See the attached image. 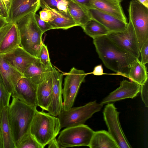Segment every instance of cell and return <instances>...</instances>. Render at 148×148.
Instances as JSON below:
<instances>
[{"mask_svg": "<svg viewBox=\"0 0 148 148\" xmlns=\"http://www.w3.org/2000/svg\"><path fill=\"white\" fill-rule=\"evenodd\" d=\"M59 119L43 110H37L32 122L30 132L44 148L60 133L61 128Z\"/></svg>", "mask_w": 148, "mask_h": 148, "instance_id": "obj_4", "label": "cell"}, {"mask_svg": "<svg viewBox=\"0 0 148 148\" xmlns=\"http://www.w3.org/2000/svg\"><path fill=\"white\" fill-rule=\"evenodd\" d=\"M40 7L39 0H11L6 21L16 23L28 14L36 13Z\"/></svg>", "mask_w": 148, "mask_h": 148, "instance_id": "obj_11", "label": "cell"}, {"mask_svg": "<svg viewBox=\"0 0 148 148\" xmlns=\"http://www.w3.org/2000/svg\"><path fill=\"white\" fill-rule=\"evenodd\" d=\"M46 8L49 9L52 13L51 19L48 23L52 26L53 29H67L78 26L68 12H59Z\"/></svg>", "mask_w": 148, "mask_h": 148, "instance_id": "obj_22", "label": "cell"}, {"mask_svg": "<svg viewBox=\"0 0 148 148\" xmlns=\"http://www.w3.org/2000/svg\"><path fill=\"white\" fill-rule=\"evenodd\" d=\"M62 89L63 110H68L73 106L81 84L87 75L82 70L74 67L66 73Z\"/></svg>", "mask_w": 148, "mask_h": 148, "instance_id": "obj_9", "label": "cell"}, {"mask_svg": "<svg viewBox=\"0 0 148 148\" xmlns=\"http://www.w3.org/2000/svg\"><path fill=\"white\" fill-rule=\"evenodd\" d=\"M16 148H43L30 132L22 137Z\"/></svg>", "mask_w": 148, "mask_h": 148, "instance_id": "obj_29", "label": "cell"}, {"mask_svg": "<svg viewBox=\"0 0 148 148\" xmlns=\"http://www.w3.org/2000/svg\"><path fill=\"white\" fill-rule=\"evenodd\" d=\"M144 6L148 8V0H136Z\"/></svg>", "mask_w": 148, "mask_h": 148, "instance_id": "obj_43", "label": "cell"}, {"mask_svg": "<svg viewBox=\"0 0 148 148\" xmlns=\"http://www.w3.org/2000/svg\"><path fill=\"white\" fill-rule=\"evenodd\" d=\"M8 108V119L14 141L16 148L23 136L30 132L31 125L37 110L12 95Z\"/></svg>", "mask_w": 148, "mask_h": 148, "instance_id": "obj_2", "label": "cell"}, {"mask_svg": "<svg viewBox=\"0 0 148 148\" xmlns=\"http://www.w3.org/2000/svg\"><path fill=\"white\" fill-rule=\"evenodd\" d=\"M0 12L1 16L6 19L8 16V12L2 0H0Z\"/></svg>", "mask_w": 148, "mask_h": 148, "instance_id": "obj_39", "label": "cell"}, {"mask_svg": "<svg viewBox=\"0 0 148 148\" xmlns=\"http://www.w3.org/2000/svg\"><path fill=\"white\" fill-rule=\"evenodd\" d=\"M52 88L51 74L38 85L37 98L38 106L43 110L48 111L51 99Z\"/></svg>", "mask_w": 148, "mask_h": 148, "instance_id": "obj_20", "label": "cell"}, {"mask_svg": "<svg viewBox=\"0 0 148 148\" xmlns=\"http://www.w3.org/2000/svg\"><path fill=\"white\" fill-rule=\"evenodd\" d=\"M91 8L110 14L127 23L120 3L115 0H90Z\"/></svg>", "mask_w": 148, "mask_h": 148, "instance_id": "obj_18", "label": "cell"}, {"mask_svg": "<svg viewBox=\"0 0 148 148\" xmlns=\"http://www.w3.org/2000/svg\"><path fill=\"white\" fill-rule=\"evenodd\" d=\"M103 105L94 101L82 106L72 107L68 110H63L58 116L61 128L84 124L94 114L100 111Z\"/></svg>", "mask_w": 148, "mask_h": 148, "instance_id": "obj_5", "label": "cell"}, {"mask_svg": "<svg viewBox=\"0 0 148 148\" xmlns=\"http://www.w3.org/2000/svg\"><path fill=\"white\" fill-rule=\"evenodd\" d=\"M53 66L47 69L40 62L38 58H36L24 72V77L38 85L51 74Z\"/></svg>", "mask_w": 148, "mask_h": 148, "instance_id": "obj_19", "label": "cell"}, {"mask_svg": "<svg viewBox=\"0 0 148 148\" xmlns=\"http://www.w3.org/2000/svg\"><path fill=\"white\" fill-rule=\"evenodd\" d=\"M0 16H1V14H0Z\"/></svg>", "mask_w": 148, "mask_h": 148, "instance_id": "obj_46", "label": "cell"}, {"mask_svg": "<svg viewBox=\"0 0 148 148\" xmlns=\"http://www.w3.org/2000/svg\"><path fill=\"white\" fill-rule=\"evenodd\" d=\"M88 147L90 148H119L108 132L103 130L94 132Z\"/></svg>", "mask_w": 148, "mask_h": 148, "instance_id": "obj_24", "label": "cell"}, {"mask_svg": "<svg viewBox=\"0 0 148 148\" xmlns=\"http://www.w3.org/2000/svg\"><path fill=\"white\" fill-rule=\"evenodd\" d=\"M52 80L51 98L48 112L50 115L57 116L63 110L62 101V83L63 75L53 67L51 72Z\"/></svg>", "mask_w": 148, "mask_h": 148, "instance_id": "obj_13", "label": "cell"}, {"mask_svg": "<svg viewBox=\"0 0 148 148\" xmlns=\"http://www.w3.org/2000/svg\"><path fill=\"white\" fill-rule=\"evenodd\" d=\"M94 131L84 124L66 127L60 133L57 140L60 148L89 147Z\"/></svg>", "mask_w": 148, "mask_h": 148, "instance_id": "obj_7", "label": "cell"}, {"mask_svg": "<svg viewBox=\"0 0 148 148\" xmlns=\"http://www.w3.org/2000/svg\"><path fill=\"white\" fill-rule=\"evenodd\" d=\"M7 10L8 14L10 3L11 0H2Z\"/></svg>", "mask_w": 148, "mask_h": 148, "instance_id": "obj_42", "label": "cell"}, {"mask_svg": "<svg viewBox=\"0 0 148 148\" xmlns=\"http://www.w3.org/2000/svg\"><path fill=\"white\" fill-rule=\"evenodd\" d=\"M81 27L85 33L93 39L106 35L109 32L102 24L92 19Z\"/></svg>", "mask_w": 148, "mask_h": 148, "instance_id": "obj_27", "label": "cell"}, {"mask_svg": "<svg viewBox=\"0 0 148 148\" xmlns=\"http://www.w3.org/2000/svg\"><path fill=\"white\" fill-rule=\"evenodd\" d=\"M67 9L77 25L82 27L91 19L87 9L73 0H68Z\"/></svg>", "mask_w": 148, "mask_h": 148, "instance_id": "obj_25", "label": "cell"}, {"mask_svg": "<svg viewBox=\"0 0 148 148\" xmlns=\"http://www.w3.org/2000/svg\"><path fill=\"white\" fill-rule=\"evenodd\" d=\"M91 18L98 22L109 32H121L127 27L126 23L115 17L93 8L87 9Z\"/></svg>", "mask_w": 148, "mask_h": 148, "instance_id": "obj_16", "label": "cell"}, {"mask_svg": "<svg viewBox=\"0 0 148 148\" xmlns=\"http://www.w3.org/2000/svg\"><path fill=\"white\" fill-rule=\"evenodd\" d=\"M140 91V85L132 81L123 80L121 82L120 86L104 98L100 103L103 105L127 98L133 99Z\"/></svg>", "mask_w": 148, "mask_h": 148, "instance_id": "obj_15", "label": "cell"}, {"mask_svg": "<svg viewBox=\"0 0 148 148\" xmlns=\"http://www.w3.org/2000/svg\"><path fill=\"white\" fill-rule=\"evenodd\" d=\"M23 75L8 64L0 54V77L7 91L11 95L18 80Z\"/></svg>", "mask_w": 148, "mask_h": 148, "instance_id": "obj_17", "label": "cell"}, {"mask_svg": "<svg viewBox=\"0 0 148 148\" xmlns=\"http://www.w3.org/2000/svg\"><path fill=\"white\" fill-rule=\"evenodd\" d=\"M11 96L0 77V116L3 108L9 106Z\"/></svg>", "mask_w": 148, "mask_h": 148, "instance_id": "obj_30", "label": "cell"}, {"mask_svg": "<svg viewBox=\"0 0 148 148\" xmlns=\"http://www.w3.org/2000/svg\"><path fill=\"white\" fill-rule=\"evenodd\" d=\"M35 17L38 27L43 33L49 30L53 29L52 26L48 22L41 19L39 15L36 13L35 14Z\"/></svg>", "mask_w": 148, "mask_h": 148, "instance_id": "obj_32", "label": "cell"}, {"mask_svg": "<svg viewBox=\"0 0 148 148\" xmlns=\"http://www.w3.org/2000/svg\"><path fill=\"white\" fill-rule=\"evenodd\" d=\"M7 23L6 19L0 16V30Z\"/></svg>", "mask_w": 148, "mask_h": 148, "instance_id": "obj_41", "label": "cell"}, {"mask_svg": "<svg viewBox=\"0 0 148 148\" xmlns=\"http://www.w3.org/2000/svg\"><path fill=\"white\" fill-rule=\"evenodd\" d=\"M47 145L48 148H60V145L56 138L50 141Z\"/></svg>", "mask_w": 148, "mask_h": 148, "instance_id": "obj_40", "label": "cell"}, {"mask_svg": "<svg viewBox=\"0 0 148 148\" xmlns=\"http://www.w3.org/2000/svg\"><path fill=\"white\" fill-rule=\"evenodd\" d=\"M141 62L145 65L148 62V40L143 45L140 50Z\"/></svg>", "mask_w": 148, "mask_h": 148, "instance_id": "obj_34", "label": "cell"}, {"mask_svg": "<svg viewBox=\"0 0 148 148\" xmlns=\"http://www.w3.org/2000/svg\"><path fill=\"white\" fill-rule=\"evenodd\" d=\"M8 107L6 106L3 108L0 116L3 148H16L8 119Z\"/></svg>", "mask_w": 148, "mask_h": 148, "instance_id": "obj_23", "label": "cell"}, {"mask_svg": "<svg viewBox=\"0 0 148 148\" xmlns=\"http://www.w3.org/2000/svg\"><path fill=\"white\" fill-rule=\"evenodd\" d=\"M1 55L8 64L23 75L36 58L20 46Z\"/></svg>", "mask_w": 148, "mask_h": 148, "instance_id": "obj_14", "label": "cell"}, {"mask_svg": "<svg viewBox=\"0 0 148 148\" xmlns=\"http://www.w3.org/2000/svg\"><path fill=\"white\" fill-rule=\"evenodd\" d=\"M80 5L87 9L91 8L90 0H73Z\"/></svg>", "mask_w": 148, "mask_h": 148, "instance_id": "obj_38", "label": "cell"}, {"mask_svg": "<svg viewBox=\"0 0 148 148\" xmlns=\"http://www.w3.org/2000/svg\"><path fill=\"white\" fill-rule=\"evenodd\" d=\"M20 46L19 31L16 23H12L0 45V54L9 52Z\"/></svg>", "mask_w": 148, "mask_h": 148, "instance_id": "obj_21", "label": "cell"}, {"mask_svg": "<svg viewBox=\"0 0 148 148\" xmlns=\"http://www.w3.org/2000/svg\"><path fill=\"white\" fill-rule=\"evenodd\" d=\"M128 12L129 21L134 28L140 50L148 40V8L136 0H131Z\"/></svg>", "mask_w": 148, "mask_h": 148, "instance_id": "obj_6", "label": "cell"}, {"mask_svg": "<svg viewBox=\"0 0 148 148\" xmlns=\"http://www.w3.org/2000/svg\"><path fill=\"white\" fill-rule=\"evenodd\" d=\"M0 148H3V140L0 124Z\"/></svg>", "mask_w": 148, "mask_h": 148, "instance_id": "obj_44", "label": "cell"}, {"mask_svg": "<svg viewBox=\"0 0 148 148\" xmlns=\"http://www.w3.org/2000/svg\"><path fill=\"white\" fill-rule=\"evenodd\" d=\"M40 7H46L56 11L65 12L67 9L68 0H39Z\"/></svg>", "mask_w": 148, "mask_h": 148, "instance_id": "obj_28", "label": "cell"}, {"mask_svg": "<svg viewBox=\"0 0 148 148\" xmlns=\"http://www.w3.org/2000/svg\"><path fill=\"white\" fill-rule=\"evenodd\" d=\"M93 43L105 66L128 78L130 67L137 58L119 48L106 35L93 38Z\"/></svg>", "mask_w": 148, "mask_h": 148, "instance_id": "obj_1", "label": "cell"}, {"mask_svg": "<svg viewBox=\"0 0 148 148\" xmlns=\"http://www.w3.org/2000/svg\"><path fill=\"white\" fill-rule=\"evenodd\" d=\"M35 12H31L16 23L19 31L20 46L36 58H38L40 48L43 44V32L38 27L35 17Z\"/></svg>", "mask_w": 148, "mask_h": 148, "instance_id": "obj_3", "label": "cell"}, {"mask_svg": "<svg viewBox=\"0 0 148 148\" xmlns=\"http://www.w3.org/2000/svg\"><path fill=\"white\" fill-rule=\"evenodd\" d=\"M116 0L120 3L121 2H122V1H123L124 0Z\"/></svg>", "mask_w": 148, "mask_h": 148, "instance_id": "obj_45", "label": "cell"}, {"mask_svg": "<svg viewBox=\"0 0 148 148\" xmlns=\"http://www.w3.org/2000/svg\"><path fill=\"white\" fill-rule=\"evenodd\" d=\"M107 36L116 45L137 59L140 56L137 39L131 21L126 28L119 32H109Z\"/></svg>", "mask_w": 148, "mask_h": 148, "instance_id": "obj_10", "label": "cell"}, {"mask_svg": "<svg viewBox=\"0 0 148 148\" xmlns=\"http://www.w3.org/2000/svg\"><path fill=\"white\" fill-rule=\"evenodd\" d=\"M140 96L145 106L148 107V80L140 86Z\"/></svg>", "mask_w": 148, "mask_h": 148, "instance_id": "obj_33", "label": "cell"}, {"mask_svg": "<svg viewBox=\"0 0 148 148\" xmlns=\"http://www.w3.org/2000/svg\"><path fill=\"white\" fill-rule=\"evenodd\" d=\"M12 23H8L0 30V45L5 34L11 27Z\"/></svg>", "mask_w": 148, "mask_h": 148, "instance_id": "obj_37", "label": "cell"}, {"mask_svg": "<svg viewBox=\"0 0 148 148\" xmlns=\"http://www.w3.org/2000/svg\"><path fill=\"white\" fill-rule=\"evenodd\" d=\"M128 78L140 86L148 80L147 68L139 59H136L131 66Z\"/></svg>", "mask_w": 148, "mask_h": 148, "instance_id": "obj_26", "label": "cell"}, {"mask_svg": "<svg viewBox=\"0 0 148 148\" xmlns=\"http://www.w3.org/2000/svg\"></svg>", "mask_w": 148, "mask_h": 148, "instance_id": "obj_47", "label": "cell"}, {"mask_svg": "<svg viewBox=\"0 0 148 148\" xmlns=\"http://www.w3.org/2000/svg\"><path fill=\"white\" fill-rule=\"evenodd\" d=\"M38 58L41 63L47 69L53 66L51 64L47 46L43 44L40 49Z\"/></svg>", "mask_w": 148, "mask_h": 148, "instance_id": "obj_31", "label": "cell"}, {"mask_svg": "<svg viewBox=\"0 0 148 148\" xmlns=\"http://www.w3.org/2000/svg\"><path fill=\"white\" fill-rule=\"evenodd\" d=\"M40 17L42 20L48 22L52 18V13L51 11L46 8H44L39 12Z\"/></svg>", "mask_w": 148, "mask_h": 148, "instance_id": "obj_35", "label": "cell"}, {"mask_svg": "<svg viewBox=\"0 0 148 148\" xmlns=\"http://www.w3.org/2000/svg\"><path fill=\"white\" fill-rule=\"evenodd\" d=\"M38 85L29 79L23 77L18 81L12 95L29 105L37 108Z\"/></svg>", "mask_w": 148, "mask_h": 148, "instance_id": "obj_12", "label": "cell"}, {"mask_svg": "<svg viewBox=\"0 0 148 148\" xmlns=\"http://www.w3.org/2000/svg\"><path fill=\"white\" fill-rule=\"evenodd\" d=\"M119 112L113 103L107 104L103 112V119L108 132L113 138L119 148H131L122 128L119 119Z\"/></svg>", "mask_w": 148, "mask_h": 148, "instance_id": "obj_8", "label": "cell"}, {"mask_svg": "<svg viewBox=\"0 0 148 148\" xmlns=\"http://www.w3.org/2000/svg\"><path fill=\"white\" fill-rule=\"evenodd\" d=\"M93 74L95 75L100 76L105 74L116 75H119L118 74L116 73L115 74H107L103 73V69L101 64H99L95 66L94 68L93 71L90 73H86V75L89 74Z\"/></svg>", "mask_w": 148, "mask_h": 148, "instance_id": "obj_36", "label": "cell"}]
</instances>
